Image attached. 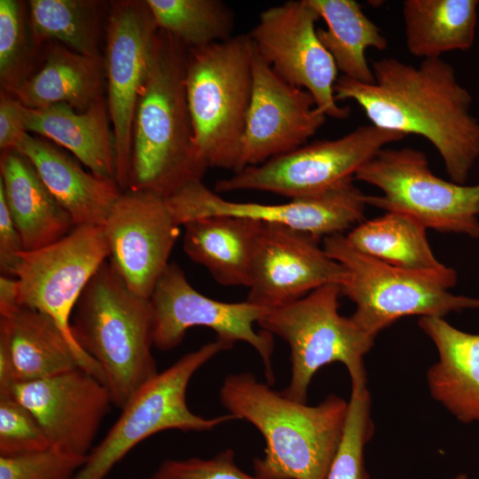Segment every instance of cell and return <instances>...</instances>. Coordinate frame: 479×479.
Listing matches in <instances>:
<instances>
[{
	"instance_id": "ffe728a7",
	"label": "cell",
	"mask_w": 479,
	"mask_h": 479,
	"mask_svg": "<svg viewBox=\"0 0 479 479\" xmlns=\"http://www.w3.org/2000/svg\"><path fill=\"white\" fill-rule=\"evenodd\" d=\"M15 149L30 161L75 226L105 224L122 193L115 180L87 172L59 146L28 132Z\"/></svg>"
},
{
	"instance_id": "83f0119b",
	"label": "cell",
	"mask_w": 479,
	"mask_h": 479,
	"mask_svg": "<svg viewBox=\"0 0 479 479\" xmlns=\"http://www.w3.org/2000/svg\"><path fill=\"white\" fill-rule=\"evenodd\" d=\"M326 28H318V38L344 76L373 83L374 76L365 57L368 48L388 47L381 29L355 0H308Z\"/></svg>"
},
{
	"instance_id": "1f68e13d",
	"label": "cell",
	"mask_w": 479,
	"mask_h": 479,
	"mask_svg": "<svg viewBox=\"0 0 479 479\" xmlns=\"http://www.w3.org/2000/svg\"><path fill=\"white\" fill-rule=\"evenodd\" d=\"M46 47V46H45ZM34 40L27 4L0 0V84L12 94L41 66L46 48Z\"/></svg>"
},
{
	"instance_id": "4316f807",
	"label": "cell",
	"mask_w": 479,
	"mask_h": 479,
	"mask_svg": "<svg viewBox=\"0 0 479 479\" xmlns=\"http://www.w3.org/2000/svg\"><path fill=\"white\" fill-rule=\"evenodd\" d=\"M478 5L477 0H405L402 12L409 52L426 59L471 48Z\"/></svg>"
},
{
	"instance_id": "d6a6232c",
	"label": "cell",
	"mask_w": 479,
	"mask_h": 479,
	"mask_svg": "<svg viewBox=\"0 0 479 479\" xmlns=\"http://www.w3.org/2000/svg\"><path fill=\"white\" fill-rule=\"evenodd\" d=\"M373 433L371 396L366 381H352L343 436L327 479H370L365 466L364 453Z\"/></svg>"
},
{
	"instance_id": "52a82bcc",
	"label": "cell",
	"mask_w": 479,
	"mask_h": 479,
	"mask_svg": "<svg viewBox=\"0 0 479 479\" xmlns=\"http://www.w3.org/2000/svg\"><path fill=\"white\" fill-rule=\"evenodd\" d=\"M232 347L216 339L184 355L145 384L121 409L118 420L91 449L72 479H106L130 451L154 434L169 429L209 431L237 420L229 412L213 418L197 415L190 410L185 398L193 374L215 356Z\"/></svg>"
},
{
	"instance_id": "f1b7e54d",
	"label": "cell",
	"mask_w": 479,
	"mask_h": 479,
	"mask_svg": "<svg viewBox=\"0 0 479 479\" xmlns=\"http://www.w3.org/2000/svg\"><path fill=\"white\" fill-rule=\"evenodd\" d=\"M109 6L110 3L95 0H30L32 36L42 47L57 43L81 54L101 55Z\"/></svg>"
},
{
	"instance_id": "e575fe53",
	"label": "cell",
	"mask_w": 479,
	"mask_h": 479,
	"mask_svg": "<svg viewBox=\"0 0 479 479\" xmlns=\"http://www.w3.org/2000/svg\"><path fill=\"white\" fill-rule=\"evenodd\" d=\"M50 447L51 443L34 414L14 395H0V456Z\"/></svg>"
},
{
	"instance_id": "d4e9b609",
	"label": "cell",
	"mask_w": 479,
	"mask_h": 479,
	"mask_svg": "<svg viewBox=\"0 0 479 479\" xmlns=\"http://www.w3.org/2000/svg\"><path fill=\"white\" fill-rule=\"evenodd\" d=\"M261 225L252 219L231 216L199 218L183 225V247L218 284L248 287Z\"/></svg>"
},
{
	"instance_id": "277c9868",
	"label": "cell",
	"mask_w": 479,
	"mask_h": 479,
	"mask_svg": "<svg viewBox=\"0 0 479 479\" xmlns=\"http://www.w3.org/2000/svg\"><path fill=\"white\" fill-rule=\"evenodd\" d=\"M72 318L74 338L99 365L113 404L122 409L159 373L150 299L133 293L107 259L83 289Z\"/></svg>"
},
{
	"instance_id": "9a60e30c",
	"label": "cell",
	"mask_w": 479,
	"mask_h": 479,
	"mask_svg": "<svg viewBox=\"0 0 479 479\" xmlns=\"http://www.w3.org/2000/svg\"><path fill=\"white\" fill-rule=\"evenodd\" d=\"M166 202L179 226L206 216H231L286 225L321 240L343 234L361 223L366 205L365 195L355 185L354 177L325 192L282 204L228 200L200 180L183 187Z\"/></svg>"
},
{
	"instance_id": "ab89813d",
	"label": "cell",
	"mask_w": 479,
	"mask_h": 479,
	"mask_svg": "<svg viewBox=\"0 0 479 479\" xmlns=\"http://www.w3.org/2000/svg\"><path fill=\"white\" fill-rule=\"evenodd\" d=\"M19 305L18 287L15 278L0 276V315Z\"/></svg>"
},
{
	"instance_id": "d590c367",
	"label": "cell",
	"mask_w": 479,
	"mask_h": 479,
	"mask_svg": "<svg viewBox=\"0 0 479 479\" xmlns=\"http://www.w3.org/2000/svg\"><path fill=\"white\" fill-rule=\"evenodd\" d=\"M148 479H269L242 471L235 462V452L228 448L212 458L166 459Z\"/></svg>"
},
{
	"instance_id": "836d02e7",
	"label": "cell",
	"mask_w": 479,
	"mask_h": 479,
	"mask_svg": "<svg viewBox=\"0 0 479 479\" xmlns=\"http://www.w3.org/2000/svg\"><path fill=\"white\" fill-rule=\"evenodd\" d=\"M86 457L53 446L0 456V479H72L85 463Z\"/></svg>"
},
{
	"instance_id": "5bb4252c",
	"label": "cell",
	"mask_w": 479,
	"mask_h": 479,
	"mask_svg": "<svg viewBox=\"0 0 479 479\" xmlns=\"http://www.w3.org/2000/svg\"><path fill=\"white\" fill-rule=\"evenodd\" d=\"M158 27L145 2H110L105 33L106 103L115 148V181L128 190L132 126Z\"/></svg>"
},
{
	"instance_id": "8d00e7d4",
	"label": "cell",
	"mask_w": 479,
	"mask_h": 479,
	"mask_svg": "<svg viewBox=\"0 0 479 479\" xmlns=\"http://www.w3.org/2000/svg\"><path fill=\"white\" fill-rule=\"evenodd\" d=\"M25 251L20 234L12 220L4 196L0 192V271L1 275L15 278V272Z\"/></svg>"
},
{
	"instance_id": "7402d4cb",
	"label": "cell",
	"mask_w": 479,
	"mask_h": 479,
	"mask_svg": "<svg viewBox=\"0 0 479 479\" xmlns=\"http://www.w3.org/2000/svg\"><path fill=\"white\" fill-rule=\"evenodd\" d=\"M0 192L25 251L45 247L75 227L70 215L48 191L30 161L16 149L1 151Z\"/></svg>"
},
{
	"instance_id": "2e32d148",
	"label": "cell",
	"mask_w": 479,
	"mask_h": 479,
	"mask_svg": "<svg viewBox=\"0 0 479 479\" xmlns=\"http://www.w3.org/2000/svg\"><path fill=\"white\" fill-rule=\"evenodd\" d=\"M320 240L286 225L262 223L247 301L272 310L295 302L318 287L341 286L347 278V271L326 253Z\"/></svg>"
},
{
	"instance_id": "3957f363",
	"label": "cell",
	"mask_w": 479,
	"mask_h": 479,
	"mask_svg": "<svg viewBox=\"0 0 479 479\" xmlns=\"http://www.w3.org/2000/svg\"><path fill=\"white\" fill-rule=\"evenodd\" d=\"M188 49L158 29L137 103L127 191L168 199L202 180L208 168L194 147L185 75Z\"/></svg>"
},
{
	"instance_id": "8992f818",
	"label": "cell",
	"mask_w": 479,
	"mask_h": 479,
	"mask_svg": "<svg viewBox=\"0 0 479 479\" xmlns=\"http://www.w3.org/2000/svg\"><path fill=\"white\" fill-rule=\"evenodd\" d=\"M322 240L326 253L347 271L340 287L342 294L356 304L350 318L374 339L404 317L443 318L452 311L479 308V299L449 292L457 281L450 267L425 271L400 269L359 252L344 234Z\"/></svg>"
},
{
	"instance_id": "ac0fdd59",
	"label": "cell",
	"mask_w": 479,
	"mask_h": 479,
	"mask_svg": "<svg viewBox=\"0 0 479 479\" xmlns=\"http://www.w3.org/2000/svg\"><path fill=\"white\" fill-rule=\"evenodd\" d=\"M326 120L311 94L279 77L254 47L252 94L242 142L241 169L306 145Z\"/></svg>"
},
{
	"instance_id": "8fae6325",
	"label": "cell",
	"mask_w": 479,
	"mask_h": 479,
	"mask_svg": "<svg viewBox=\"0 0 479 479\" xmlns=\"http://www.w3.org/2000/svg\"><path fill=\"white\" fill-rule=\"evenodd\" d=\"M406 136L372 124L359 126L341 137L315 141L246 167L217 180L214 191H264L291 200L314 195L354 177L378 151Z\"/></svg>"
},
{
	"instance_id": "74e56055",
	"label": "cell",
	"mask_w": 479,
	"mask_h": 479,
	"mask_svg": "<svg viewBox=\"0 0 479 479\" xmlns=\"http://www.w3.org/2000/svg\"><path fill=\"white\" fill-rule=\"evenodd\" d=\"M24 106L12 94L0 90V148L15 149L27 133Z\"/></svg>"
},
{
	"instance_id": "60d3db41",
	"label": "cell",
	"mask_w": 479,
	"mask_h": 479,
	"mask_svg": "<svg viewBox=\"0 0 479 479\" xmlns=\"http://www.w3.org/2000/svg\"><path fill=\"white\" fill-rule=\"evenodd\" d=\"M452 479H467V475L465 474H459L452 477Z\"/></svg>"
},
{
	"instance_id": "4dcf8cb0",
	"label": "cell",
	"mask_w": 479,
	"mask_h": 479,
	"mask_svg": "<svg viewBox=\"0 0 479 479\" xmlns=\"http://www.w3.org/2000/svg\"><path fill=\"white\" fill-rule=\"evenodd\" d=\"M159 29L188 50L232 38V10L220 0H145Z\"/></svg>"
},
{
	"instance_id": "44dd1931",
	"label": "cell",
	"mask_w": 479,
	"mask_h": 479,
	"mask_svg": "<svg viewBox=\"0 0 479 479\" xmlns=\"http://www.w3.org/2000/svg\"><path fill=\"white\" fill-rule=\"evenodd\" d=\"M438 359L427 371L431 397L458 420L479 422V333L470 334L441 317H420Z\"/></svg>"
},
{
	"instance_id": "4fadbf2b",
	"label": "cell",
	"mask_w": 479,
	"mask_h": 479,
	"mask_svg": "<svg viewBox=\"0 0 479 479\" xmlns=\"http://www.w3.org/2000/svg\"><path fill=\"white\" fill-rule=\"evenodd\" d=\"M319 19L308 0H291L262 12L247 35L279 77L310 92L326 117L346 119L350 107L335 99L338 68L318 38Z\"/></svg>"
},
{
	"instance_id": "603a6c76",
	"label": "cell",
	"mask_w": 479,
	"mask_h": 479,
	"mask_svg": "<svg viewBox=\"0 0 479 479\" xmlns=\"http://www.w3.org/2000/svg\"><path fill=\"white\" fill-rule=\"evenodd\" d=\"M24 122L27 132L66 148L90 172L115 180L114 136L110 130L106 98L84 112H77L67 104L42 108L25 106Z\"/></svg>"
},
{
	"instance_id": "6da1fadb",
	"label": "cell",
	"mask_w": 479,
	"mask_h": 479,
	"mask_svg": "<svg viewBox=\"0 0 479 479\" xmlns=\"http://www.w3.org/2000/svg\"><path fill=\"white\" fill-rule=\"evenodd\" d=\"M373 83L341 75L336 101L353 100L372 125L428 139L440 154L452 182L465 185L479 158V122L472 96L442 58L412 66L395 58L373 60Z\"/></svg>"
},
{
	"instance_id": "30bf717a",
	"label": "cell",
	"mask_w": 479,
	"mask_h": 479,
	"mask_svg": "<svg viewBox=\"0 0 479 479\" xmlns=\"http://www.w3.org/2000/svg\"><path fill=\"white\" fill-rule=\"evenodd\" d=\"M108 258L104 227L81 225L45 247L23 251L15 272L19 304L53 319L78 366L104 384L101 367L73 336L71 318L83 289Z\"/></svg>"
},
{
	"instance_id": "d6986e66",
	"label": "cell",
	"mask_w": 479,
	"mask_h": 479,
	"mask_svg": "<svg viewBox=\"0 0 479 479\" xmlns=\"http://www.w3.org/2000/svg\"><path fill=\"white\" fill-rule=\"evenodd\" d=\"M14 396L36 418L51 446L82 456L93 448L114 405L106 385L80 367L19 382Z\"/></svg>"
},
{
	"instance_id": "cb8c5ba5",
	"label": "cell",
	"mask_w": 479,
	"mask_h": 479,
	"mask_svg": "<svg viewBox=\"0 0 479 479\" xmlns=\"http://www.w3.org/2000/svg\"><path fill=\"white\" fill-rule=\"evenodd\" d=\"M105 87L102 55H84L51 43L39 68L12 95L27 108L67 104L84 112L105 98Z\"/></svg>"
},
{
	"instance_id": "5b68a950",
	"label": "cell",
	"mask_w": 479,
	"mask_h": 479,
	"mask_svg": "<svg viewBox=\"0 0 479 479\" xmlns=\"http://www.w3.org/2000/svg\"><path fill=\"white\" fill-rule=\"evenodd\" d=\"M253 54L248 35L188 50L185 84L194 147L208 169H241Z\"/></svg>"
},
{
	"instance_id": "ba28073f",
	"label": "cell",
	"mask_w": 479,
	"mask_h": 479,
	"mask_svg": "<svg viewBox=\"0 0 479 479\" xmlns=\"http://www.w3.org/2000/svg\"><path fill=\"white\" fill-rule=\"evenodd\" d=\"M341 294L339 285H326L269 310L257 322L262 330L282 338L289 346L291 379L282 393L293 400L306 403L313 376L332 363L344 365L350 381L366 380L364 357L375 339L350 317L339 313Z\"/></svg>"
},
{
	"instance_id": "f546056e",
	"label": "cell",
	"mask_w": 479,
	"mask_h": 479,
	"mask_svg": "<svg viewBox=\"0 0 479 479\" xmlns=\"http://www.w3.org/2000/svg\"><path fill=\"white\" fill-rule=\"evenodd\" d=\"M426 228L413 218L397 212L359 223L346 236L359 252L397 268L434 271L443 268L434 255Z\"/></svg>"
},
{
	"instance_id": "f35d334b",
	"label": "cell",
	"mask_w": 479,
	"mask_h": 479,
	"mask_svg": "<svg viewBox=\"0 0 479 479\" xmlns=\"http://www.w3.org/2000/svg\"><path fill=\"white\" fill-rule=\"evenodd\" d=\"M17 384L7 336L0 329V395H14Z\"/></svg>"
},
{
	"instance_id": "7c38bea8",
	"label": "cell",
	"mask_w": 479,
	"mask_h": 479,
	"mask_svg": "<svg viewBox=\"0 0 479 479\" xmlns=\"http://www.w3.org/2000/svg\"><path fill=\"white\" fill-rule=\"evenodd\" d=\"M150 302L156 349H173L182 342L187 329L206 326L216 334V339L233 345L243 342L253 347L264 365L267 383L274 384L272 334L254 328L268 309L247 300L226 302L211 299L198 292L175 263H169L158 279Z\"/></svg>"
},
{
	"instance_id": "9c48e42d",
	"label": "cell",
	"mask_w": 479,
	"mask_h": 479,
	"mask_svg": "<svg viewBox=\"0 0 479 479\" xmlns=\"http://www.w3.org/2000/svg\"><path fill=\"white\" fill-rule=\"evenodd\" d=\"M354 179L382 192L381 196L365 195L366 205L406 215L426 229L479 238V184L438 177L420 150L382 148L357 169Z\"/></svg>"
},
{
	"instance_id": "e0dca14e",
	"label": "cell",
	"mask_w": 479,
	"mask_h": 479,
	"mask_svg": "<svg viewBox=\"0 0 479 479\" xmlns=\"http://www.w3.org/2000/svg\"><path fill=\"white\" fill-rule=\"evenodd\" d=\"M103 227L108 260L133 293L150 299L179 237L166 200L146 192H122Z\"/></svg>"
},
{
	"instance_id": "7a4b0ae2",
	"label": "cell",
	"mask_w": 479,
	"mask_h": 479,
	"mask_svg": "<svg viewBox=\"0 0 479 479\" xmlns=\"http://www.w3.org/2000/svg\"><path fill=\"white\" fill-rule=\"evenodd\" d=\"M222 405L255 426L265 441L255 474L269 479H327L343 436L349 401L329 395L317 405L293 400L250 373L226 376Z\"/></svg>"
},
{
	"instance_id": "484cf974",
	"label": "cell",
	"mask_w": 479,
	"mask_h": 479,
	"mask_svg": "<svg viewBox=\"0 0 479 479\" xmlns=\"http://www.w3.org/2000/svg\"><path fill=\"white\" fill-rule=\"evenodd\" d=\"M0 329L7 336L18 383L79 367L57 324L36 310L17 305L0 315Z\"/></svg>"
}]
</instances>
